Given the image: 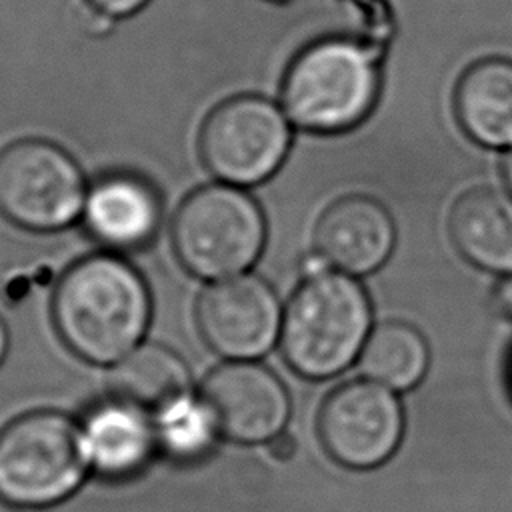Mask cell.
<instances>
[{
  "label": "cell",
  "instance_id": "6da1fadb",
  "mask_svg": "<svg viewBox=\"0 0 512 512\" xmlns=\"http://www.w3.org/2000/svg\"><path fill=\"white\" fill-rule=\"evenodd\" d=\"M150 316L152 298L142 274L114 254L72 264L52 298L58 336L92 364H116L138 348Z\"/></svg>",
  "mask_w": 512,
  "mask_h": 512
},
{
  "label": "cell",
  "instance_id": "7a4b0ae2",
  "mask_svg": "<svg viewBox=\"0 0 512 512\" xmlns=\"http://www.w3.org/2000/svg\"><path fill=\"white\" fill-rule=\"evenodd\" d=\"M372 332V304L364 286L346 272L324 268L304 276L282 318L280 344L288 366L324 380L360 358Z\"/></svg>",
  "mask_w": 512,
  "mask_h": 512
},
{
  "label": "cell",
  "instance_id": "3957f363",
  "mask_svg": "<svg viewBox=\"0 0 512 512\" xmlns=\"http://www.w3.org/2000/svg\"><path fill=\"white\" fill-rule=\"evenodd\" d=\"M380 94L378 56L350 36L310 42L288 64L280 102L290 122L314 134L358 126Z\"/></svg>",
  "mask_w": 512,
  "mask_h": 512
},
{
  "label": "cell",
  "instance_id": "277c9868",
  "mask_svg": "<svg viewBox=\"0 0 512 512\" xmlns=\"http://www.w3.org/2000/svg\"><path fill=\"white\" fill-rule=\"evenodd\" d=\"M266 242L258 202L232 184L194 190L172 222V244L182 266L200 278H232L250 268Z\"/></svg>",
  "mask_w": 512,
  "mask_h": 512
},
{
  "label": "cell",
  "instance_id": "5b68a950",
  "mask_svg": "<svg viewBox=\"0 0 512 512\" xmlns=\"http://www.w3.org/2000/svg\"><path fill=\"white\" fill-rule=\"evenodd\" d=\"M88 468L82 430L60 412H30L0 432V496L12 504H54Z\"/></svg>",
  "mask_w": 512,
  "mask_h": 512
},
{
  "label": "cell",
  "instance_id": "8992f818",
  "mask_svg": "<svg viewBox=\"0 0 512 512\" xmlns=\"http://www.w3.org/2000/svg\"><path fill=\"white\" fill-rule=\"evenodd\" d=\"M86 194L84 174L62 146L24 138L0 150V214L10 222L60 230L82 216Z\"/></svg>",
  "mask_w": 512,
  "mask_h": 512
},
{
  "label": "cell",
  "instance_id": "52a82bcc",
  "mask_svg": "<svg viewBox=\"0 0 512 512\" xmlns=\"http://www.w3.org/2000/svg\"><path fill=\"white\" fill-rule=\"evenodd\" d=\"M276 102L258 94L222 100L200 130L204 166L232 186H252L270 178L284 162L292 130Z\"/></svg>",
  "mask_w": 512,
  "mask_h": 512
},
{
  "label": "cell",
  "instance_id": "ba28073f",
  "mask_svg": "<svg viewBox=\"0 0 512 512\" xmlns=\"http://www.w3.org/2000/svg\"><path fill=\"white\" fill-rule=\"evenodd\" d=\"M318 436L338 464L370 470L384 464L404 436V408L396 392L358 378L338 386L318 414Z\"/></svg>",
  "mask_w": 512,
  "mask_h": 512
},
{
  "label": "cell",
  "instance_id": "9c48e42d",
  "mask_svg": "<svg viewBox=\"0 0 512 512\" xmlns=\"http://www.w3.org/2000/svg\"><path fill=\"white\" fill-rule=\"evenodd\" d=\"M282 310L276 292L254 274H238L208 286L196 320L208 346L230 360L266 354L280 338Z\"/></svg>",
  "mask_w": 512,
  "mask_h": 512
},
{
  "label": "cell",
  "instance_id": "30bf717a",
  "mask_svg": "<svg viewBox=\"0 0 512 512\" xmlns=\"http://www.w3.org/2000/svg\"><path fill=\"white\" fill-rule=\"evenodd\" d=\"M202 400L220 434L242 444L278 438L290 418L284 382L270 368L250 360L214 368L202 384Z\"/></svg>",
  "mask_w": 512,
  "mask_h": 512
},
{
  "label": "cell",
  "instance_id": "8fae6325",
  "mask_svg": "<svg viewBox=\"0 0 512 512\" xmlns=\"http://www.w3.org/2000/svg\"><path fill=\"white\" fill-rule=\"evenodd\" d=\"M396 244V226L384 204L372 196L350 194L332 202L314 232L316 254L350 276L380 268Z\"/></svg>",
  "mask_w": 512,
  "mask_h": 512
},
{
  "label": "cell",
  "instance_id": "7c38bea8",
  "mask_svg": "<svg viewBox=\"0 0 512 512\" xmlns=\"http://www.w3.org/2000/svg\"><path fill=\"white\" fill-rule=\"evenodd\" d=\"M84 226L90 236L112 250H136L152 242L162 218L156 188L128 172L106 174L88 190Z\"/></svg>",
  "mask_w": 512,
  "mask_h": 512
},
{
  "label": "cell",
  "instance_id": "4fadbf2b",
  "mask_svg": "<svg viewBox=\"0 0 512 512\" xmlns=\"http://www.w3.org/2000/svg\"><path fill=\"white\" fill-rule=\"evenodd\" d=\"M80 430L90 468L110 480H126L142 472L158 450L154 422L146 412L116 398L94 406Z\"/></svg>",
  "mask_w": 512,
  "mask_h": 512
},
{
  "label": "cell",
  "instance_id": "5bb4252c",
  "mask_svg": "<svg viewBox=\"0 0 512 512\" xmlns=\"http://www.w3.org/2000/svg\"><path fill=\"white\" fill-rule=\"evenodd\" d=\"M448 232L470 264L512 274V194L490 186L470 188L452 204Z\"/></svg>",
  "mask_w": 512,
  "mask_h": 512
},
{
  "label": "cell",
  "instance_id": "9a60e30c",
  "mask_svg": "<svg viewBox=\"0 0 512 512\" xmlns=\"http://www.w3.org/2000/svg\"><path fill=\"white\" fill-rule=\"evenodd\" d=\"M458 124L476 144L512 148V60L490 56L470 64L454 88Z\"/></svg>",
  "mask_w": 512,
  "mask_h": 512
},
{
  "label": "cell",
  "instance_id": "2e32d148",
  "mask_svg": "<svg viewBox=\"0 0 512 512\" xmlns=\"http://www.w3.org/2000/svg\"><path fill=\"white\" fill-rule=\"evenodd\" d=\"M112 396L142 412H160L190 394L186 362L166 346L142 344L116 362Z\"/></svg>",
  "mask_w": 512,
  "mask_h": 512
},
{
  "label": "cell",
  "instance_id": "e0dca14e",
  "mask_svg": "<svg viewBox=\"0 0 512 512\" xmlns=\"http://www.w3.org/2000/svg\"><path fill=\"white\" fill-rule=\"evenodd\" d=\"M358 360L366 378L398 392L410 390L424 378L430 350L418 328L390 320L372 328Z\"/></svg>",
  "mask_w": 512,
  "mask_h": 512
},
{
  "label": "cell",
  "instance_id": "ac0fdd59",
  "mask_svg": "<svg viewBox=\"0 0 512 512\" xmlns=\"http://www.w3.org/2000/svg\"><path fill=\"white\" fill-rule=\"evenodd\" d=\"M158 450L174 462L190 464L206 458L220 434V428L204 404L190 394L156 412L154 422Z\"/></svg>",
  "mask_w": 512,
  "mask_h": 512
},
{
  "label": "cell",
  "instance_id": "d6986e66",
  "mask_svg": "<svg viewBox=\"0 0 512 512\" xmlns=\"http://www.w3.org/2000/svg\"><path fill=\"white\" fill-rule=\"evenodd\" d=\"M88 8L112 18L122 20L140 12L150 0H84Z\"/></svg>",
  "mask_w": 512,
  "mask_h": 512
},
{
  "label": "cell",
  "instance_id": "ffe728a7",
  "mask_svg": "<svg viewBox=\"0 0 512 512\" xmlns=\"http://www.w3.org/2000/svg\"><path fill=\"white\" fill-rule=\"evenodd\" d=\"M492 302L496 312L512 322V274H506L500 282H496L492 290Z\"/></svg>",
  "mask_w": 512,
  "mask_h": 512
},
{
  "label": "cell",
  "instance_id": "44dd1931",
  "mask_svg": "<svg viewBox=\"0 0 512 512\" xmlns=\"http://www.w3.org/2000/svg\"><path fill=\"white\" fill-rule=\"evenodd\" d=\"M114 22H116V20H112V18H108V16H104V14H100V12H96V10H92V8L86 6L84 26H86V30H88L90 34H96V36L108 34L110 28L114 26Z\"/></svg>",
  "mask_w": 512,
  "mask_h": 512
},
{
  "label": "cell",
  "instance_id": "7402d4cb",
  "mask_svg": "<svg viewBox=\"0 0 512 512\" xmlns=\"http://www.w3.org/2000/svg\"><path fill=\"white\" fill-rule=\"evenodd\" d=\"M272 452L278 458H290L294 454V440L290 436H278L272 440Z\"/></svg>",
  "mask_w": 512,
  "mask_h": 512
},
{
  "label": "cell",
  "instance_id": "603a6c76",
  "mask_svg": "<svg viewBox=\"0 0 512 512\" xmlns=\"http://www.w3.org/2000/svg\"><path fill=\"white\" fill-rule=\"evenodd\" d=\"M502 172H504L506 186H508V190H510V194H512V148L508 150V154H506V158H504V168H502Z\"/></svg>",
  "mask_w": 512,
  "mask_h": 512
},
{
  "label": "cell",
  "instance_id": "cb8c5ba5",
  "mask_svg": "<svg viewBox=\"0 0 512 512\" xmlns=\"http://www.w3.org/2000/svg\"><path fill=\"white\" fill-rule=\"evenodd\" d=\"M6 350H8V330H6V326H4V322L0 318V364H2L4 356H6Z\"/></svg>",
  "mask_w": 512,
  "mask_h": 512
},
{
  "label": "cell",
  "instance_id": "d4e9b609",
  "mask_svg": "<svg viewBox=\"0 0 512 512\" xmlns=\"http://www.w3.org/2000/svg\"><path fill=\"white\" fill-rule=\"evenodd\" d=\"M0 512H16V510H12L10 506H6V504H2V502H0Z\"/></svg>",
  "mask_w": 512,
  "mask_h": 512
},
{
  "label": "cell",
  "instance_id": "484cf974",
  "mask_svg": "<svg viewBox=\"0 0 512 512\" xmlns=\"http://www.w3.org/2000/svg\"><path fill=\"white\" fill-rule=\"evenodd\" d=\"M510 378H512V368H510Z\"/></svg>",
  "mask_w": 512,
  "mask_h": 512
}]
</instances>
